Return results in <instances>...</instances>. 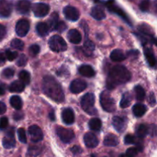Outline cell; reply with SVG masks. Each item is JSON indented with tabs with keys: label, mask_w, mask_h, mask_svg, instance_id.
Masks as SVG:
<instances>
[{
	"label": "cell",
	"mask_w": 157,
	"mask_h": 157,
	"mask_svg": "<svg viewBox=\"0 0 157 157\" xmlns=\"http://www.w3.org/2000/svg\"><path fill=\"white\" fill-rule=\"evenodd\" d=\"M30 29V23L26 19H20L15 25V32L20 37H25Z\"/></svg>",
	"instance_id": "8"
},
{
	"label": "cell",
	"mask_w": 157,
	"mask_h": 157,
	"mask_svg": "<svg viewBox=\"0 0 157 157\" xmlns=\"http://www.w3.org/2000/svg\"><path fill=\"white\" fill-rule=\"evenodd\" d=\"M87 87V83L81 79H75L70 84V90L73 94H79Z\"/></svg>",
	"instance_id": "12"
},
{
	"label": "cell",
	"mask_w": 157,
	"mask_h": 157,
	"mask_svg": "<svg viewBox=\"0 0 157 157\" xmlns=\"http://www.w3.org/2000/svg\"><path fill=\"white\" fill-rule=\"evenodd\" d=\"M63 122L67 125H71L75 122V113L71 108H65L61 113Z\"/></svg>",
	"instance_id": "17"
},
{
	"label": "cell",
	"mask_w": 157,
	"mask_h": 157,
	"mask_svg": "<svg viewBox=\"0 0 157 157\" xmlns=\"http://www.w3.org/2000/svg\"><path fill=\"white\" fill-rule=\"evenodd\" d=\"M66 29H67V25H66V24L64 21H60V22L58 21L55 30H57L59 32H63Z\"/></svg>",
	"instance_id": "47"
},
{
	"label": "cell",
	"mask_w": 157,
	"mask_h": 157,
	"mask_svg": "<svg viewBox=\"0 0 157 157\" xmlns=\"http://www.w3.org/2000/svg\"><path fill=\"white\" fill-rule=\"evenodd\" d=\"M89 127L90 130L94 131H99L102 127V123L99 118H93L89 121Z\"/></svg>",
	"instance_id": "32"
},
{
	"label": "cell",
	"mask_w": 157,
	"mask_h": 157,
	"mask_svg": "<svg viewBox=\"0 0 157 157\" xmlns=\"http://www.w3.org/2000/svg\"><path fill=\"white\" fill-rule=\"evenodd\" d=\"M18 78H19L20 81L26 85V84H29L31 81V75L29 72H28L27 71H21L18 74Z\"/></svg>",
	"instance_id": "33"
},
{
	"label": "cell",
	"mask_w": 157,
	"mask_h": 157,
	"mask_svg": "<svg viewBox=\"0 0 157 157\" xmlns=\"http://www.w3.org/2000/svg\"><path fill=\"white\" fill-rule=\"evenodd\" d=\"M144 55L147 60V62L150 64V67H154L156 64V57L154 55L153 49L150 48H144Z\"/></svg>",
	"instance_id": "21"
},
{
	"label": "cell",
	"mask_w": 157,
	"mask_h": 157,
	"mask_svg": "<svg viewBox=\"0 0 157 157\" xmlns=\"http://www.w3.org/2000/svg\"><path fill=\"white\" fill-rule=\"evenodd\" d=\"M40 52V47L39 45L38 44H32V46H30L29 49V52L31 56L34 57V56H36Z\"/></svg>",
	"instance_id": "40"
},
{
	"label": "cell",
	"mask_w": 157,
	"mask_h": 157,
	"mask_svg": "<svg viewBox=\"0 0 157 157\" xmlns=\"http://www.w3.org/2000/svg\"><path fill=\"white\" fill-rule=\"evenodd\" d=\"M9 102H10V104L11 106H12L13 108H15V110H21V108L22 107V101H21V98L18 96H16V95H15V96H12V98H10V101H9Z\"/></svg>",
	"instance_id": "29"
},
{
	"label": "cell",
	"mask_w": 157,
	"mask_h": 157,
	"mask_svg": "<svg viewBox=\"0 0 157 157\" xmlns=\"http://www.w3.org/2000/svg\"><path fill=\"white\" fill-rule=\"evenodd\" d=\"M6 62V58L2 53H0V66L3 65Z\"/></svg>",
	"instance_id": "54"
},
{
	"label": "cell",
	"mask_w": 157,
	"mask_h": 157,
	"mask_svg": "<svg viewBox=\"0 0 157 157\" xmlns=\"http://www.w3.org/2000/svg\"><path fill=\"white\" fill-rule=\"evenodd\" d=\"M124 143L126 144H136V140L134 136L131 134H128L124 138Z\"/></svg>",
	"instance_id": "45"
},
{
	"label": "cell",
	"mask_w": 157,
	"mask_h": 157,
	"mask_svg": "<svg viewBox=\"0 0 157 157\" xmlns=\"http://www.w3.org/2000/svg\"><path fill=\"white\" fill-rule=\"evenodd\" d=\"M148 102L151 106H154L156 104V97L153 93H150L149 95Z\"/></svg>",
	"instance_id": "48"
},
{
	"label": "cell",
	"mask_w": 157,
	"mask_h": 157,
	"mask_svg": "<svg viewBox=\"0 0 157 157\" xmlns=\"http://www.w3.org/2000/svg\"><path fill=\"white\" fill-rule=\"evenodd\" d=\"M149 133V128L144 124H140L136 129V134L140 139H144Z\"/></svg>",
	"instance_id": "28"
},
{
	"label": "cell",
	"mask_w": 157,
	"mask_h": 157,
	"mask_svg": "<svg viewBox=\"0 0 157 157\" xmlns=\"http://www.w3.org/2000/svg\"><path fill=\"white\" fill-rule=\"evenodd\" d=\"M49 117H50V119L52 120V121H55V113H51L50 114H49Z\"/></svg>",
	"instance_id": "55"
},
{
	"label": "cell",
	"mask_w": 157,
	"mask_h": 157,
	"mask_svg": "<svg viewBox=\"0 0 157 157\" xmlns=\"http://www.w3.org/2000/svg\"><path fill=\"white\" fill-rule=\"evenodd\" d=\"M135 94H136V98L137 101H144L146 96V92L144 87H141L140 85H137L134 88Z\"/></svg>",
	"instance_id": "36"
},
{
	"label": "cell",
	"mask_w": 157,
	"mask_h": 157,
	"mask_svg": "<svg viewBox=\"0 0 157 157\" xmlns=\"http://www.w3.org/2000/svg\"><path fill=\"white\" fill-rule=\"evenodd\" d=\"M11 45H12V47L14 48L21 51L23 50V48H24L25 44L22 41H21L20 39H17V38H15V39L12 40V43H11Z\"/></svg>",
	"instance_id": "37"
},
{
	"label": "cell",
	"mask_w": 157,
	"mask_h": 157,
	"mask_svg": "<svg viewBox=\"0 0 157 157\" xmlns=\"http://www.w3.org/2000/svg\"><path fill=\"white\" fill-rule=\"evenodd\" d=\"M37 33L41 37H44L48 34L49 28L48 25L44 22H38L36 25Z\"/></svg>",
	"instance_id": "27"
},
{
	"label": "cell",
	"mask_w": 157,
	"mask_h": 157,
	"mask_svg": "<svg viewBox=\"0 0 157 157\" xmlns=\"http://www.w3.org/2000/svg\"><path fill=\"white\" fill-rule=\"evenodd\" d=\"M6 57L9 61H12L18 57V53L16 52H12L10 50H7L6 52Z\"/></svg>",
	"instance_id": "42"
},
{
	"label": "cell",
	"mask_w": 157,
	"mask_h": 157,
	"mask_svg": "<svg viewBox=\"0 0 157 157\" xmlns=\"http://www.w3.org/2000/svg\"><path fill=\"white\" fill-rule=\"evenodd\" d=\"M14 74H15V71L12 68H10V67H7V68L4 69L2 73V76L6 78H11L14 76Z\"/></svg>",
	"instance_id": "39"
},
{
	"label": "cell",
	"mask_w": 157,
	"mask_h": 157,
	"mask_svg": "<svg viewBox=\"0 0 157 157\" xmlns=\"http://www.w3.org/2000/svg\"><path fill=\"white\" fill-rule=\"evenodd\" d=\"M9 125V120L7 117H4L0 119V130H4Z\"/></svg>",
	"instance_id": "46"
},
{
	"label": "cell",
	"mask_w": 157,
	"mask_h": 157,
	"mask_svg": "<svg viewBox=\"0 0 157 157\" xmlns=\"http://www.w3.org/2000/svg\"><path fill=\"white\" fill-rule=\"evenodd\" d=\"M131 78L130 71L124 66L116 65L112 67L107 79V87L109 90L115 88L118 85L124 84Z\"/></svg>",
	"instance_id": "1"
},
{
	"label": "cell",
	"mask_w": 157,
	"mask_h": 157,
	"mask_svg": "<svg viewBox=\"0 0 157 157\" xmlns=\"http://www.w3.org/2000/svg\"><path fill=\"white\" fill-rule=\"evenodd\" d=\"M95 97L94 94L87 93L81 98V105L83 110L89 114H94L96 113V109L94 107Z\"/></svg>",
	"instance_id": "3"
},
{
	"label": "cell",
	"mask_w": 157,
	"mask_h": 157,
	"mask_svg": "<svg viewBox=\"0 0 157 157\" xmlns=\"http://www.w3.org/2000/svg\"><path fill=\"white\" fill-rule=\"evenodd\" d=\"M100 103H101L102 108L107 112L111 113V112L114 111L115 108H116L114 100L110 96V94L108 90H104L101 94Z\"/></svg>",
	"instance_id": "4"
},
{
	"label": "cell",
	"mask_w": 157,
	"mask_h": 157,
	"mask_svg": "<svg viewBox=\"0 0 157 157\" xmlns=\"http://www.w3.org/2000/svg\"><path fill=\"white\" fill-rule=\"evenodd\" d=\"M78 71H79L80 75L86 77V78H92L95 75V71L94 70L93 67L87 64L81 65L78 68Z\"/></svg>",
	"instance_id": "20"
},
{
	"label": "cell",
	"mask_w": 157,
	"mask_h": 157,
	"mask_svg": "<svg viewBox=\"0 0 157 157\" xmlns=\"http://www.w3.org/2000/svg\"><path fill=\"white\" fill-rule=\"evenodd\" d=\"M13 117H14V119L15 120V121H19V120H21V118L23 117V114L21 113H14Z\"/></svg>",
	"instance_id": "53"
},
{
	"label": "cell",
	"mask_w": 157,
	"mask_h": 157,
	"mask_svg": "<svg viewBox=\"0 0 157 157\" xmlns=\"http://www.w3.org/2000/svg\"><path fill=\"white\" fill-rule=\"evenodd\" d=\"M6 111V105L3 102L0 101V114H3Z\"/></svg>",
	"instance_id": "51"
},
{
	"label": "cell",
	"mask_w": 157,
	"mask_h": 157,
	"mask_svg": "<svg viewBox=\"0 0 157 157\" xmlns=\"http://www.w3.org/2000/svg\"><path fill=\"white\" fill-rule=\"evenodd\" d=\"M118 144H119V140H118L117 136L112 133L107 135L104 140V144L106 147H113L117 146Z\"/></svg>",
	"instance_id": "23"
},
{
	"label": "cell",
	"mask_w": 157,
	"mask_h": 157,
	"mask_svg": "<svg viewBox=\"0 0 157 157\" xmlns=\"http://www.w3.org/2000/svg\"><path fill=\"white\" fill-rule=\"evenodd\" d=\"M41 153V148L37 146H31L26 153L25 157H37Z\"/></svg>",
	"instance_id": "34"
},
{
	"label": "cell",
	"mask_w": 157,
	"mask_h": 157,
	"mask_svg": "<svg viewBox=\"0 0 157 157\" xmlns=\"http://www.w3.org/2000/svg\"><path fill=\"white\" fill-rule=\"evenodd\" d=\"M90 15L93 17L94 19L96 20H102L104 18H105L106 14L104 12L103 8H101V6H94V7L92 8L91 12H90Z\"/></svg>",
	"instance_id": "22"
},
{
	"label": "cell",
	"mask_w": 157,
	"mask_h": 157,
	"mask_svg": "<svg viewBox=\"0 0 157 157\" xmlns=\"http://www.w3.org/2000/svg\"><path fill=\"white\" fill-rule=\"evenodd\" d=\"M25 85L21 81H15L9 85V90L12 93H21L25 90Z\"/></svg>",
	"instance_id": "24"
},
{
	"label": "cell",
	"mask_w": 157,
	"mask_h": 157,
	"mask_svg": "<svg viewBox=\"0 0 157 157\" xmlns=\"http://www.w3.org/2000/svg\"><path fill=\"white\" fill-rule=\"evenodd\" d=\"M133 112L136 117H141L147 112V107L144 104H136L133 107Z\"/></svg>",
	"instance_id": "25"
},
{
	"label": "cell",
	"mask_w": 157,
	"mask_h": 157,
	"mask_svg": "<svg viewBox=\"0 0 157 157\" xmlns=\"http://www.w3.org/2000/svg\"><path fill=\"white\" fill-rule=\"evenodd\" d=\"M58 22V15L57 12H54L52 14V15L49 18L48 21V26L49 29L51 30H55L56 26Z\"/></svg>",
	"instance_id": "30"
},
{
	"label": "cell",
	"mask_w": 157,
	"mask_h": 157,
	"mask_svg": "<svg viewBox=\"0 0 157 157\" xmlns=\"http://www.w3.org/2000/svg\"><path fill=\"white\" fill-rule=\"evenodd\" d=\"M110 58L113 61H123L126 59V55L120 49L113 50L110 54Z\"/></svg>",
	"instance_id": "26"
},
{
	"label": "cell",
	"mask_w": 157,
	"mask_h": 157,
	"mask_svg": "<svg viewBox=\"0 0 157 157\" xmlns=\"http://www.w3.org/2000/svg\"><path fill=\"white\" fill-rule=\"evenodd\" d=\"M29 135L30 136L31 140L33 143H38L42 140L43 139V133L39 127L37 125L31 126L29 128Z\"/></svg>",
	"instance_id": "10"
},
{
	"label": "cell",
	"mask_w": 157,
	"mask_h": 157,
	"mask_svg": "<svg viewBox=\"0 0 157 157\" xmlns=\"http://www.w3.org/2000/svg\"><path fill=\"white\" fill-rule=\"evenodd\" d=\"M12 12V5L8 0H0V16L7 18Z\"/></svg>",
	"instance_id": "15"
},
{
	"label": "cell",
	"mask_w": 157,
	"mask_h": 157,
	"mask_svg": "<svg viewBox=\"0 0 157 157\" xmlns=\"http://www.w3.org/2000/svg\"><path fill=\"white\" fill-rule=\"evenodd\" d=\"M6 91V84L0 81V96L3 95Z\"/></svg>",
	"instance_id": "52"
},
{
	"label": "cell",
	"mask_w": 157,
	"mask_h": 157,
	"mask_svg": "<svg viewBox=\"0 0 157 157\" xmlns=\"http://www.w3.org/2000/svg\"><path fill=\"white\" fill-rule=\"evenodd\" d=\"M56 133L60 140L64 144L71 143L75 136V133L71 130L63 128V127H58L56 130Z\"/></svg>",
	"instance_id": "6"
},
{
	"label": "cell",
	"mask_w": 157,
	"mask_h": 157,
	"mask_svg": "<svg viewBox=\"0 0 157 157\" xmlns=\"http://www.w3.org/2000/svg\"><path fill=\"white\" fill-rule=\"evenodd\" d=\"M6 35V29L4 25L0 24V41L5 38Z\"/></svg>",
	"instance_id": "49"
},
{
	"label": "cell",
	"mask_w": 157,
	"mask_h": 157,
	"mask_svg": "<svg viewBox=\"0 0 157 157\" xmlns=\"http://www.w3.org/2000/svg\"><path fill=\"white\" fill-rule=\"evenodd\" d=\"M83 51L87 56H90L94 51V44L90 40H86L83 47Z\"/></svg>",
	"instance_id": "31"
},
{
	"label": "cell",
	"mask_w": 157,
	"mask_h": 157,
	"mask_svg": "<svg viewBox=\"0 0 157 157\" xmlns=\"http://www.w3.org/2000/svg\"><path fill=\"white\" fill-rule=\"evenodd\" d=\"M51 50L55 52H62L67 50V44L60 35H53L48 41Z\"/></svg>",
	"instance_id": "5"
},
{
	"label": "cell",
	"mask_w": 157,
	"mask_h": 157,
	"mask_svg": "<svg viewBox=\"0 0 157 157\" xmlns=\"http://www.w3.org/2000/svg\"><path fill=\"white\" fill-rule=\"evenodd\" d=\"M138 150L136 147H130L126 152V156L127 157H135L137 155Z\"/></svg>",
	"instance_id": "44"
},
{
	"label": "cell",
	"mask_w": 157,
	"mask_h": 157,
	"mask_svg": "<svg viewBox=\"0 0 157 157\" xmlns=\"http://www.w3.org/2000/svg\"><path fill=\"white\" fill-rule=\"evenodd\" d=\"M84 142L87 148H95L99 144V140L96 135L92 133H87L84 136Z\"/></svg>",
	"instance_id": "14"
},
{
	"label": "cell",
	"mask_w": 157,
	"mask_h": 157,
	"mask_svg": "<svg viewBox=\"0 0 157 157\" xmlns=\"http://www.w3.org/2000/svg\"><path fill=\"white\" fill-rule=\"evenodd\" d=\"M2 145L6 149L14 148L15 146V140L14 136L13 128L9 129V131L6 133V136L2 140Z\"/></svg>",
	"instance_id": "11"
},
{
	"label": "cell",
	"mask_w": 157,
	"mask_h": 157,
	"mask_svg": "<svg viewBox=\"0 0 157 157\" xmlns=\"http://www.w3.org/2000/svg\"><path fill=\"white\" fill-rule=\"evenodd\" d=\"M17 134H18V140L21 143L23 144H26L27 143V136H26L25 130L23 128H19L17 131Z\"/></svg>",
	"instance_id": "38"
},
{
	"label": "cell",
	"mask_w": 157,
	"mask_h": 157,
	"mask_svg": "<svg viewBox=\"0 0 157 157\" xmlns=\"http://www.w3.org/2000/svg\"><path fill=\"white\" fill-rule=\"evenodd\" d=\"M31 9V2L29 0H19L16 5V9L20 14L27 15Z\"/></svg>",
	"instance_id": "18"
},
{
	"label": "cell",
	"mask_w": 157,
	"mask_h": 157,
	"mask_svg": "<svg viewBox=\"0 0 157 157\" xmlns=\"http://www.w3.org/2000/svg\"><path fill=\"white\" fill-rule=\"evenodd\" d=\"M150 6V0H143L140 4V9L143 12H147L149 10Z\"/></svg>",
	"instance_id": "43"
},
{
	"label": "cell",
	"mask_w": 157,
	"mask_h": 157,
	"mask_svg": "<svg viewBox=\"0 0 157 157\" xmlns=\"http://www.w3.org/2000/svg\"><path fill=\"white\" fill-rule=\"evenodd\" d=\"M50 7L48 5L44 3H35L32 6L34 15L38 18H43L48 14Z\"/></svg>",
	"instance_id": "7"
},
{
	"label": "cell",
	"mask_w": 157,
	"mask_h": 157,
	"mask_svg": "<svg viewBox=\"0 0 157 157\" xmlns=\"http://www.w3.org/2000/svg\"><path fill=\"white\" fill-rule=\"evenodd\" d=\"M42 89L48 98L57 103H61L64 100V94L61 84L52 76H46L43 79Z\"/></svg>",
	"instance_id": "2"
},
{
	"label": "cell",
	"mask_w": 157,
	"mask_h": 157,
	"mask_svg": "<svg viewBox=\"0 0 157 157\" xmlns=\"http://www.w3.org/2000/svg\"><path fill=\"white\" fill-rule=\"evenodd\" d=\"M64 15H65L66 18L70 21H78L80 17L79 11L74 6H67L64 9Z\"/></svg>",
	"instance_id": "13"
},
{
	"label": "cell",
	"mask_w": 157,
	"mask_h": 157,
	"mask_svg": "<svg viewBox=\"0 0 157 157\" xmlns=\"http://www.w3.org/2000/svg\"><path fill=\"white\" fill-rule=\"evenodd\" d=\"M71 152L75 155H78L80 154V153H81V152H82V150H81V147H78V146H75V147H73L71 149Z\"/></svg>",
	"instance_id": "50"
},
{
	"label": "cell",
	"mask_w": 157,
	"mask_h": 157,
	"mask_svg": "<svg viewBox=\"0 0 157 157\" xmlns=\"http://www.w3.org/2000/svg\"><path fill=\"white\" fill-rule=\"evenodd\" d=\"M67 39L73 44H79L82 40V36L77 29H71L67 33Z\"/></svg>",
	"instance_id": "19"
},
{
	"label": "cell",
	"mask_w": 157,
	"mask_h": 157,
	"mask_svg": "<svg viewBox=\"0 0 157 157\" xmlns=\"http://www.w3.org/2000/svg\"><path fill=\"white\" fill-rule=\"evenodd\" d=\"M132 101V96L130 94V93H125L122 97L121 103H120V106L122 108H126L130 106V103Z\"/></svg>",
	"instance_id": "35"
},
{
	"label": "cell",
	"mask_w": 157,
	"mask_h": 157,
	"mask_svg": "<svg viewBox=\"0 0 157 157\" xmlns=\"http://www.w3.org/2000/svg\"><path fill=\"white\" fill-rule=\"evenodd\" d=\"M27 57L24 55V54H21L19 57H18V60H17V65L18 67H24L25 66V64H27Z\"/></svg>",
	"instance_id": "41"
},
{
	"label": "cell",
	"mask_w": 157,
	"mask_h": 157,
	"mask_svg": "<svg viewBox=\"0 0 157 157\" xmlns=\"http://www.w3.org/2000/svg\"><path fill=\"white\" fill-rule=\"evenodd\" d=\"M107 6L108 8V9L110 10V12H113V13L117 14V15H119L120 17L123 18L125 21H127V23H128L129 25H131V21H130V18L127 17V14L122 10L120 7H118L117 6L114 4L113 1H109L107 2Z\"/></svg>",
	"instance_id": "9"
},
{
	"label": "cell",
	"mask_w": 157,
	"mask_h": 157,
	"mask_svg": "<svg viewBox=\"0 0 157 157\" xmlns=\"http://www.w3.org/2000/svg\"><path fill=\"white\" fill-rule=\"evenodd\" d=\"M112 124H113V127L119 133L124 132L127 127V121L124 118L121 117H113V119H112Z\"/></svg>",
	"instance_id": "16"
},
{
	"label": "cell",
	"mask_w": 157,
	"mask_h": 157,
	"mask_svg": "<svg viewBox=\"0 0 157 157\" xmlns=\"http://www.w3.org/2000/svg\"><path fill=\"white\" fill-rule=\"evenodd\" d=\"M119 157H127V156H126V154H121Z\"/></svg>",
	"instance_id": "56"
}]
</instances>
